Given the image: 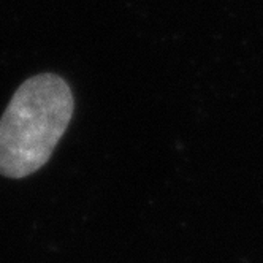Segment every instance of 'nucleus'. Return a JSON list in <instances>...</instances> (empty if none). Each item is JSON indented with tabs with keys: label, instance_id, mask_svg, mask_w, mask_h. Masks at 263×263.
Listing matches in <instances>:
<instances>
[{
	"label": "nucleus",
	"instance_id": "nucleus-1",
	"mask_svg": "<svg viewBox=\"0 0 263 263\" xmlns=\"http://www.w3.org/2000/svg\"><path fill=\"white\" fill-rule=\"evenodd\" d=\"M74 99L54 73L24 81L0 118V175L21 179L49 160L71 121Z\"/></svg>",
	"mask_w": 263,
	"mask_h": 263
}]
</instances>
